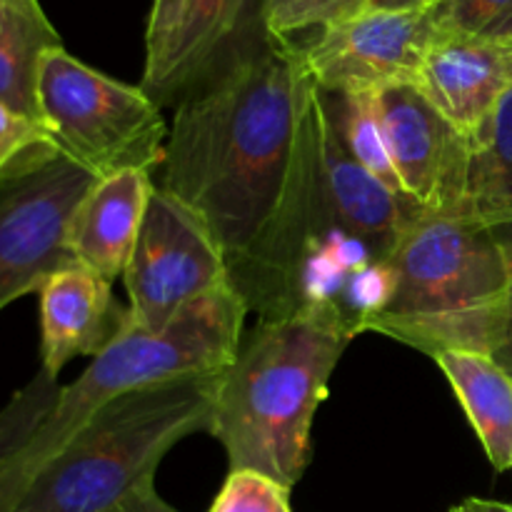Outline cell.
I'll return each mask as SVG.
<instances>
[{"label": "cell", "instance_id": "25", "mask_svg": "<svg viewBox=\"0 0 512 512\" xmlns=\"http://www.w3.org/2000/svg\"><path fill=\"white\" fill-rule=\"evenodd\" d=\"M185 3L188 0H153L148 30H145V68L158 63L160 55L165 53L175 28H178Z\"/></svg>", "mask_w": 512, "mask_h": 512}, {"label": "cell", "instance_id": "8", "mask_svg": "<svg viewBox=\"0 0 512 512\" xmlns=\"http://www.w3.org/2000/svg\"><path fill=\"white\" fill-rule=\"evenodd\" d=\"M130 318L160 330L228 280V263L203 220L155 185L123 273Z\"/></svg>", "mask_w": 512, "mask_h": 512}, {"label": "cell", "instance_id": "10", "mask_svg": "<svg viewBox=\"0 0 512 512\" xmlns=\"http://www.w3.org/2000/svg\"><path fill=\"white\" fill-rule=\"evenodd\" d=\"M378 105L403 193L423 208L458 213L470 158L468 135L440 113L418 83L378 90Z\"/></svg>", "mask_w": 512, "mask_h": 512}, {"label": "cell", "instance_id": "5", "mask_svg": "<svg viewBox=\"0 0 512 512\" xmlns=\"http://www.w3.org/2000/svg\"><path fill=\"white\" fill-rule=\"evenodd\" d=\"M248 303L230 283L180 310L165 328L145 330L130 318L113 345L95 355L75 383L60 388L48 418L33 438L0 470V512L105 403L148 385L190 375L223 373L243 343Z\"/></svg>", "mask_w": 512, "mask_h": 512}, {"label": "cell", "instance_id": "15", "mask_svg": "<svg viewBox=\"0 0 512 512\" xmlns=\"http://www.w3.org/2000/svg\"><path fill=\"white\" fill-rule=\"evenodd\" d=\"M248 0H188L158 63L143 70L140 88L163 108L178 105L220 63L225 43L238 30Z\"/></svg>", "mask_w": 512, "mask_h": 512}, {"label": "cell", "instance_id": "21", "mask_svg": "<svg viewBox=\"0 0 512 512\" xmlns=\"http://www.w3.org/2000/svg\"><path fill=\"white\" fill-rule=\"evenodd\" d=\"M55 150L58 145L43 120L28 118L0 103V183Z\"/></svg>", "mask_w": 512, "mask_h": 512}, {"label": "cell", "instance_id": "1", "mask_svg": "<svg viewBox=\"0 0 512 512\" xmlns=\"http://www.w3.org/2000/svg\"><path fill=\"white\" fill-rule=\"evenodd\" d=\"M155 185L203 220L248 310L295 313L300 260L328 218L323 98L303 48L263 28L230 50L175 105Z\"/></svg>", "mask_w": 512, "mask_h": 512}, {"label": "cell", "instance_id": "19", "mask_svg": "<svg viewBox=\"0 0 512 512\" xmlns=\"http://www.w3.org/2000/svg\"><path fill=\"white\" fill-rule=\"evenodd\" d=\"M320 98H323L325 113L338 125L345 145L358 158V163L380 183L408 198L390 160L383 118H380L378 90H363V93H323L320 90Z\"/></svg>", "mask_w": 512, "mask_h": 512}, {"label": "cell", "instance_id": "26", "mask_svg": "<svg viewBox=\"0 0 512 512\" xmlns=\"http://www.w3.org/2000/svg\"><path fill=\"white\" fill-rule=\"evenodd\" d=\"M500 243H503L505 258H508V270H510V283H508V300H505V315H503V328H500L498 343L490 358L505 370L512 378V225L508 228H495Z\"/></svg>", "mask_w": 512, "mask_h": 512}, {"label": "cell", "instance_id": "13", "mask_svg": "<svg viewBox=\"0 0 512 512\" xmlns=\"http://www.w3.org/2000/svg\"><path fill=\"white\" fill-rule=\"evenodd\" d=\"M323 183L328 215L370 245L378 258L390 260L405 228L423 205L403 198L358 163L338 125L323 105Z\"/></svg>", "mask_w": 512, "mask_h": 512}, {"label": "cell", "instance_id": "20", "mask_svg": "<svg viewBox=\"0 0 512 512\" xmlns=\"http://www.w3.org/2000/svg\"><path fill=\"white\" fill-rule=\"evenodd\" d=\"M60 388L58 378L48 375L45 370H38L35 378L20 390H15L8 398V403L0 408V470L23 450L40 428L48 413L53 410L55 400H58Z\"/></svg>", "mask_w": 512, "mask_h": 512}, {"label": "cell", "instance_id": "2", "mask_svg": "<svg viewBox=\"0 0 512 512\" xmlns=\"http://www.w3.org/2000/svg\"><path fill=\"white\" fill-rule=\"evenodd\" d=\"M355 335L330 310L263 318L220 373L208 433L230 470H258L293 490L310 463V433Z\"/></svg>", "mask_w": 512, "mask_h": 512}, {"label": "cell", "instance_id": "30", "mask_svg": "<svg viewBox=\"0 0 512 512\" xmlns=\"http://www.w3.org/2000/svg\"><path fill=\"white\" fill-rule=\"evenodd\" d=\"M450 512H483V510L478 508V500L468 498V500H463V503L453 505V508H450Z\"/></svg>", "mask_w": 512, "mask_h": 512}, {"label": "cell", "instance_id": "17", "mask_svg": "<svg viewBox=\"0 0 512 512\" xmlns=\"http://www.w3.org/2000/svg\"><path fill=\"white\" fill-rule=\"evenodd\" d=\"M460 215L485 228L512 225V88L470 138Z\"/></svg>", "mask_w": 512, "mask_h": 512}, {"label": "cell", "instance_id": "18", "mask_svg": "<svg viewBox=\"0 0 512 512\" xmlns=\"http://www.w3.org/2000/svg\"><path fill=\"white\" fill-rule=\"evenodd\" d=\"M63 45L38 0H0V103L28 118L38 113V68Z\"/></svg>", "mask_w": 512, "mask_h": 512}, {"label": "cell", "instance_id": "29", "mask_svg": "<svg viewBox=\"0 0 512 512\" xmlns=\"http://www.w3.org/2000/svg\"><path fill=\"white\" fill-rule=\"evenodd\" d=\"M478 500V508L483 512H512V503H500V500H485V498H475Z\"/></svg>", "mask_w": 512, "mask_h": 512}, {"label": "cell", "instance_id": "7", "mask_svg": "<svg viewBox=\"0 0 512 512\" xmlns=\"http://www.w3.org/2000/svg\"><path fill=\"white\" fill-rule=\"evenodd\" d=\"M95 175L60 150L0 183V313L75 263L68 230Z\"/></svg>", "mask_w": 512, "mask_h": 512}, {"label": "cell", "instance_id": "11", "mask_svg": "<svg viewBox=\"0 0 512 512\" xmlns=\"http://www.w3.org/2000/svg\"><path fill=\"white\" fill-rule=\"evenodd\" d=\"M40 298V370L58 378L75 358H95L123 335L130 308L113 295V283L70 263L55 270Z\"/></svg>", "mask_w": 512, "mask_h": 512}, {"label": "cell", "instance_id": "9", "mask_svg": "<svg viewBox=\"0 0 512 512\" xmlns=\"http://www.w3.org/2000/svg\"><path fill=\"white\" fill-rule=\"evenodd\" d=\"M438 28L428 10L358 13L320 28L300 45L323 93H363L418 83Z\"/></svg>", "mask_w": 512, "mask_h": 512}, {"label": "cell", "instance_id": "24", "mask_svg": "<svg viewBox=\"0 0 512 512\" xmlns=\"http://www.w3.org/2000/svg\"><path fill=\"white\" fill-rule=\"evenodd\" d=\"M208 512H293L290 488L258 470H230Z\"/></svg>", "mask_w": 512, "mask_h": 512}, {"label": "cell", "instance_id": "23", "mask_svg": "<svg viewBox=\"0 0 512 512\" xmlns=\"http://www.w3.org/2000/svg\"><path fill=\"white\" fill-rule=\"evenodd\" d=\"M353 15V0H260V23L265 33L290 40L310 28H325Z\"/></svg>", "mask_w": 512, "mask_h": 512}, {"label": "cell", "instance_id": "12", "mask_svg": "<svg viewBox=\"0 0 512 512\" xmlns=\"http://www.w3.org/2000/svg\"><path fill=\"white\" fill-rule=\"evenodd\" d=\"M418 85L460 133L473 138L512 88V35H440Z\"/></svg>", "mask_w": 512, "mask_h": 512}, {"label": "cell", "instance_id": "28", "mask_svg": "<svg viewBox=\"0 0 512 512\" xmlns=\"http://www.w3.org/2000/svg\"><path fill=\"white\" fill-rule=\"evenodd\" d=\"M433 0H353V15L358 13H415L428 10Z\"/></svg>", "mask_w": 512, "mask_h": 512}, {"label": "cell", "instance_id": "27", "mask_svg": "<svg viewBox=\"0 0 512 512\" xmlns=\"http://www.w3.org/2000/svg\"><path fill=\"white\" fill-rule=\"evenodd\" d=\"M105 512H180L175 510L173 505L165 503L163 495L158 493L155 488V478L145 480V483L135 485L130 493H125L113 508H108Z\"/></svg>", "mask_w": 512, "mask_h": 512}, {"label": "cell", "instance_id": "3", "mask_svg": "<svg viewBox=\"0 0 512 512\" xmlns=\"http://www.w3.org/2000/svg\"><path fill=\"white\" fill-rule=\"evenodd\" d=\"M393 298L368 333L435 358L448 350L493 355L510 270L493 228L450 210L420 208L393 258Z\"/></svg>", "mask_w": 512, "mask_h": 512}, {"label": "cell", "instance_id": "22", "mask_svg": "<svg viewBox=\"0 0 512 512\" xmlns=\"http://www.w3.org/2000/svg\"><path fill=\"white\" fill-rule=\"evenodd\" d=\"M440 35H512V0H433Z\"/></svg>", "mask_w": 512, "mask_h": 512}, {"label": "cell", "instance_id": "4", "mask_svg": "<svg viewBox=\"0 0 512 512\" xmlns=\"http://www.w3.org/2000/svg\"><path fill=\"white\" fill-rule=\"evenodd\" d=\"M220 373L148 385L105 403L50 455L5 512H105L145 480L165 455L208 433Z\"/></svg>", "mask_w": 512, "mask_h": 512}, {"label": "cell", "instance_id": "14", "mask_svg": "<svg viewBox=\"0 0 512 512\" xmlns=\"http://www.w3.org/2000/svg\"><path fill=\"white\" fill-rule=\"evenodd\" d=\"M153 190V170H123L95 180L70 220L73 258L110 283L123 278Z\"/></svg>", "mask_w": 512, "mask_h": 512}, {"label": "cell", "instance_id": "16", "mask_svg": "<svg viewBox=\"0 0 512 512\" xmlns=\"http://www.w3.org/2000/svg\"><path fill=\"white\" fill-rule=\"evenodd\" d=\"M435 363L453 385L490 465L512 470V378L490 355L448 350Z\"/></svg>", "mask_w": 512, "mask_h": 512}, {"label": "cell", "instance_id": "6", "mask_svg": "<svg viewBox=\"0 0 512 512\" xmlns=\"http://www.w3.org/2000/svg\"><path fill=\"white\" fill-rule=\"evenodd\" d=\"M38 113L60 153L98 180L138 168L155 173L163 160V108L140 85L90 68L63 45L40 60Z\"/></svg>", "mask_w": 512, "mask_h": 512}]
</instances>
